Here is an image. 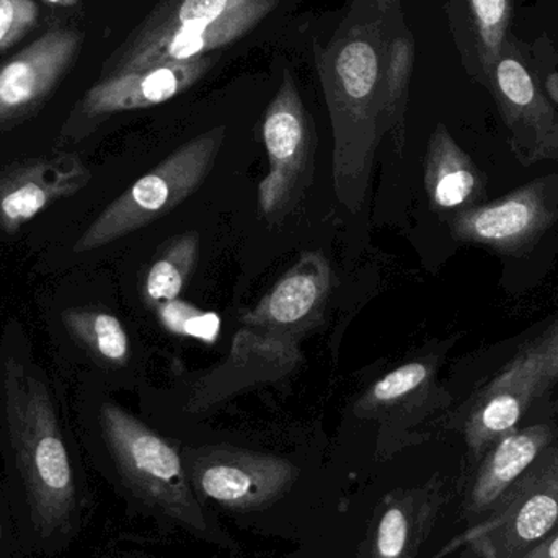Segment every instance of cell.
<instances>
[{"instance_id":"f1b7e54d","label":"cell","mask_w":558,"mask_h":558,"mask_svg":"<svg viewBox=\"0 0 558 558\" xmlns=\"http://www.w3.org/2000/svg\"><path fill=\"white\" fill-rule=\"evenodd\" d=\"M523 558H558V527Z\"/></svg>"},{"instance_id":"e0dca14e","label":"cell","mask_w":558,"mask_h":558,"mask_svg":"<svg viewBox=\"0 0 558 558\" xmlns=\"http://www.w3.org/2000/svg\"><path fill=\"white\" fill-rule=\"evenodd\" d=\"M441 482L387 495L374 514L366 558H418L438 520Z\"/></svg>"},{"instance_id":"ba28073f","label":"cell","mask_w":558,"mask_h":558,"mask_svg":"<svg viewBox=\"0 0 558 558\" xmlns=\"http://www.w3.org/2000/svg\"><path fill=\"white\" fill-rule=\"evenodd\" d=\"M262 137L270 167L258 186V203L262 213L274 218L291 206L305 183L315 146L311 113L289 69L265 111Z\"/></svg>"},{"instance_id":"5bb4252c","label":"cell","mask_w":558,"mask_h":558,"mask_svg":"<svg viewBox=\"0 0 558 558\" xmlns=\"http://www.w3.org/2000/svg\"><path fill=\"white\" fill-rule=\"evenodd\" d=\"M299 361L298 338L248 327L239 330L225 363L196 384L190 410L203 412L255 384L277 383Z\"/></svg>"},{"instance_id":"5b68a950","label":"cell","mask_w":558,"mask_h":558,"mask_svg":"<svg viewBox=\"0 0 558 558\" xmlns=\"http://www.w3.org/2000/svg\"><path fill=\"white\" fill-rule=\"evenodd\" d=\"M216 126L173 150L156 169L118 196L75 242V254L113 244L169 215L205 183L226 141Z\"/></svg>"},{"instance_id":"277c9868","label":"cell","mask_w":558,"mask_h":558,"mask_svg":"<svg viewBox=\"0 0 558 558\" xmlns=\"http://www.w3.org/2000/svg\"><path fill=\"white\" fill-rule=\"evenodd\" d=\"M98 420L118 475L141 507L199 539L226 543L167 439L114 403H104Z\"/></svg>"},{"instance_id":"d4e9b609","label":"cell","mask_w":558,"mask_h":558,"mask_svg":"<svg viewBox=\"0 0 558 558\" xmlns=\"http://www.w3.org/2000/svg\"><path fill=\"white\" fill-rule=\"evenodd\" d=\"M153 311L160 327L175 337L215 344L221 335V317L216 312L203 311L180 298L162 302Z\"/></svg>"},{"instance_id":"603a6c76","label":"cell","mask_w":558,"mask_h":558,"mask_svg":"<svg viewBox=\"0 0 558 558\" xmlns=\"http://www.w3.org/2000/svg\"><path fill=\"white\" fill-rule=\"evenodd\" d=\"M62 322L69 335L97 360L111 366H124L130 360V338L114 315L71 308Z\"/></svg>"},{"instance_id":"6da1fadb","label":"cell","mask_w":558,"mask_h":558,"mask_svg":"<svg viewBox=\"0 0 558 558\" xmlns=\"http://www.w3.org/2000/svg\"><path fill=\"white\" fill-rule=\"evenodd\" d=\"M386 45L387 15L373 0H353L330 41L312 45L333 134L335 195L354 215L366 202L377 147L387 133Z\"/></svg>"},{"instance_id":"4dcf8cb0","label":"cell","mask_w":558,"mask_h":558,"mask_svg":"<svg viewBox=\"0 0 558 558\" xmlns=\"http://www.w3.org/2000/svg\"><path fill=\"white\" fill-rule=\"evenodd\" d=\"M373 3L384 15L402 10V0H373Z\"/></svg>"},{"instance_id":"ffe728a7","label":"cell","mask_w":558,"mask_h":558,"mask_svg":"<svg viewBox=\"0 0 558 558\" xmlns=\"http://www.w3.org/2000/svg\"><path fill=\"white\" fill-rule=\"evenodd\" d=\"M425 190L436 211H456V215L472 208L485 196L484 177L442 123L429 137Z\"/></svg>"},{"instance_id":"ac0fdd59","label":"cell","mask_w":558,"mask_h":558,"mask_svg":"<svg viewBox=\"0 0 558 558\" xmlns=\"http://www.w3.org/2000/svg\"><path fill=\"white\" fill-rule=\"evenodd\" d=\"M556 438L554 426H527L501 438L478 469L468 497V513H495Z\"/></svg>"},{"instance_id":"7a4b0ae2","label":"cell","mask_w":558,"mask_h":558,"mask_svg":"<svg viewBox=\"0 0 558 558\" xmlns=\"http://www.w3.org/2000/svg\"><path fill=\"white\" fill-rule=\"evenodd\" d=\"M3 413L36 531L65 530L75 511V477L51 396L15 360L2 374Z\"/></svg>"},{"instance_id":"2e32d148","label":"cell","mask_w":558,"mask_h":558,"mask_svg":"<svg viewBox=\"0 0 558 558\" xmlns=\"http://www.w3.org/2000/svg\"><path fill=\"white\" fill-rule=\"evenodd\" d=\"M88 180L87 167L69 154L9 167L0 172V229L15 234L49 206L81 192Z\"/></svg>"},{"instance_id":"9a60e30c","label":"cell","mask_w":558,"mask_h":558,"mask_svg":"<svg viewBox=\"0 0 558 558\" xmlns=\"http://www.w3.org/2000/svg\"><path fill=\"white\" fill-rule=\"evenodd\" d=\"M333 284L330 262L322 252H304L277 284L241 317L255 330L298 338L324 311Z\"/></svg>"},{"instance_id":"f546056e","label":"cell","mask_w":558,"mask_h":558,"mask_svg":"<svg viewBox=\"0 0 558 558\" xmlns=\"http://www.w3.org/2000/svg\"><path fill=\"white\" fill-rule=\"evenodd\" d=\"M544 92L547 98L558 107V71L549 72L543 81Z\"/></svg>"},{"instance_id":"9c48e42d","label":"cell","mask_w":558,"mask_h":558,"mask_svg":"<svg viewBox=\"0 0 558 558\" xmlns=\"http://www.w3.org/2000/svg\"><path fill=\"white\" fill-rule=\"evenodd\" d=\"M219 56L221 51L100 78L75 105L62 137L81 140L113 114L167 104L202 81L218 64Z\"/></svg>"},{"instance_id":"d6986e66","label":"cell","mask_w":558,"mask_h":558,"mask_svg":"<svg viewBox=\"0 0 558 558\" xmlns=\"http://www.w3.org/2000/svg\"><path fill=\"white\" fill-rule=\"evenodd\" d=\"M446 13L465 72L487 87L511 35L513 0H448Z\"/></svg>"},{"instance_id":"1f68e13d","label":"cell","mask_w":558,"mask_h":558,"mask_svg":"<svg viewBox=\"0 0 558 558\" xmlns=\"http://www.w3.org/2000/svg\"><path fill=\"white\" fill-rule=\"evenodd\" d=\"M45 2L52 3V5L58 7H75L78 3V0H45Z\"/></svg>"},{"instance_id":"cb8c5ba5","label":"cell","mask_w":558,"mask_h":558,"mask_svg":"<svg viewBox=\"0 0 558 558\" xmlns=\"http://www.w3.org/2000/svg\"><path fill=\"white\" fill-rule=\"evenodd\" d=\"M432 374V366L422 361H413L390 371L361 397L356 403V413L379 416L387 410L402 405L429 383Z\"/></svg>"},{"instance_id":"7c38bea8","label":"cell","mask_w":558,"mask_h":558,"mask_svg":"<svg viewBox=\"0 0 558 558\" xmlns=\"http://www.w3.org/2000/svg\"><path fill=\"white\" fill-rule=\"evenodd\" d=\"M558 527V492L518 484L510 497L484 523L449 546L459 558H523Z\"/></svg>"},{"instance_id":"52a82bcc","label":"cell","mask_w":558,"mask_h":558,"mask_svg":"<svg viewBox=\"0 0 558 558\" xmlns=\"http://www.w3.org/2000/svg\"><path fill=\"white\" fill-rule=\"evenodd\" d=\"M488 92L510 133V146L523 166L558 160V113L544 92L526 46L508 36L492 72Z\"/></svg>"},{"instance_id":"484cf974","label":"cell","mask_w":558,"mask_h":558,"mask_svg":"<svg viewBox=\"0 0 558 558\" xmlns=\"http://www.w3.org/2000/svg\"><path fill=\"white\" fill-rule=\"evenodd\" d=\"M38 16L35 0H0V52L28 35L35 28Z\"/></svg>"},{"instance_id":"8992f818","label":"cell","mask_w":558,"mask_h":558,"mask_svg":"<svg viewBox=\"0 0 558 558\" xmlns=\"http://www.w3.org/2000/svg\"><path fill=\"white\" fill-rule=\"evenodd\" d=\"M185 465L199 500L232 513L274 507L299 477L288 459L232 446L190 449Z\"/></svg>"},{"instance_id":"83f0119b","label":"cell","mask_w":558,"mask_h":558,"mask_svg":"<svg viewBox=\"0 0 558 558\" xmlns=\"http://www.w3.org/2000/svg\"><path fill=\"white\" fill-rule=\"evenodd\" d=\"M539 344L543 350L547 380L549 384L556 383L558 379V320L550 333L539 340Z\"/></svg>"},{"instance_id":"8fae6325","label":"cell","mask_w":558,"mask_h":558,"mask_svg":"<svg viewBox=\"0 0 558 558\" xmlns=\"http://www.w3.org/2000/svg\"><path fill=\"white\" fill-rule=\"evenodd\" d=\"M550 180L521 186L487 205L458 213L452 235L465 244L485 245L501 254H517L537 241L557 218Z\"/></svg>"},{"instance_id":"4fadbf2b","label":"cell","mask_w":558,"mask_h":558,"mask_svg":"<svg viewBox=\"0 0 558 558\" xmlns=\"http://www.w3.org/2000/svg\"><path fill=\"white\" fill-rule=\"evenodd\" d=\"M549 380L539 341L524 348L504 373L482 390L465 420L464 435L475 458L494 448L517 429L531 402L546 390Z\"/></svg>"},{"instance_id":"3957f363","label":"cell","mask_w":558,"mask_h":558,"mask_svg":"<svg viewBox=\"0 0 558 558\" xmlns=\"http://www.w3.org/2000/svg\"><path fill=\"white\" fill-rule=\"evenodd\" d=\"M281 0H160L114 49L100 78L219 52L257 28Z\"/></svg>"},{"instance_id":"30bf717a","label":"cell","mask_w":558,"mask_h":558,"mask_svg":"<svg viewBox=\"0 0 558 558\" xmlns=\"http://www.w3.org/2000/svg\"><path fill=\"white\" fill-rule=\"evenodd\" d=\"M84 36L52 28L0 64V131L32 118L74 65Z\"/></svg>"},{"instance_id":"d6a6232c","label":"cell","mask_w":558,"mask_h":558,"mask_svg":"<svg viewBox=\"0 0 558 558\" xmlns=\"http://www.w3.org/2000/svg\"><path fill=\"white\" fill-rule=\"evenodd\" d=\"M0 543H2V523H0Z\"/></svg>"},{"instance_id":"7402d4cb","label":"cell","mask_w":558,"mask_h":558,"mask_svg":"<svg viewBox=\"0 0 558 558\" xmlns=\"http://www.w3.org/2000/svg\"><path fill=\"white\" fill-rule=\"evenodd\" d=\"M198 258V232H185L172 239L154 258L144 277L143 299L147 307L179 299L192 279Z\"/></svg>"},{"instance_id":"4316f807","label":"cell","mask_w":558,"mask_h":558,"mask_svg":"<svg viewBox=\"0 0 558 558\" xmlns=\"http://www.w3.org/2000/svg\"><path fill=\"white\" fill-rule=\"evenodd\" d=\"M520 484L539 485L558 492V446H549L537 459L536 464L521 478Z\"/></svg>"},{"instance_id":"44dd1931","label":"cell","mask_w":558,"mask_h":558,"mask_svg":"<svg viewBox=\"0 0 558 558\" xmlns=\"http://www.w3.org/2000/svg\"><path fill=\"white\" fill-rule=\"evenodd\" d=\"M415 68V38L407 26L402 10L387 15L386 64H384V105L387 133L393 147L405 146L407 108Z\"/></svg>"},{"instance_id":"836d02e7","label":"cell","mask_w":558,"mask_h":558,"mask_svg":"<svg viewBox=\"0 0 558 558\" xmlns=\"http://www.w3.org/2000/svg\"><path fill=\"white\" fill-rule=\"evenodd\" d=\"M292 558H299V557H292Z\"/></svg>"}]
</instances>
